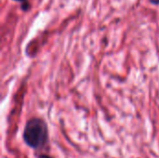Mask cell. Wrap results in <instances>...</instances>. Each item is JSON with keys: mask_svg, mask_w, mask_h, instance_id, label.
<instances>
[{"mask_svg": "<svg viewBox=\"0 0 159 158\" xmlns=\"http://www.w3.org/2000/svg\"><path fill=\"white\" fill-rule=\"evenodd\" d=\"M22 139L30 148H43L48 141V129L46 121L37 117L29 119L25 124Z\"/></svg>", "mask_w": 159, "mask_h": 158, "instance_id": "6da1fadb", "label": "cell"}, {"mask_svg": "<svg viewBox=\"0 0 159 158\" xmlns=\"http://www.w3.org/2000/svg\"><path fill=\"white\" fill-rule=\"evenodd\" d=\"M15 1H18V2H20V3L21 4L22 9L27 10V8H28V7H29V3H28L27 0H15Z\"/></svg>", "mask_w": 159, "mask_h": 158, "instance_id": "7a4b0ae2", "label": "cell"}, {"mask_svg": "<svg viewBox=\"0 0 159 158\" xmlns=\"http://www.w3.org/2000/svg\"><path fill=\"white\" fill-rule=\"evenodd\" d=\"M151 4L155 5V6H158L159 5V0H149Z\"/></svg>", "mask_w": 159, "mask_h": 158, "instance_id": "3957f363", "label": "cell"}, {"mask_svg": "<svg viewBox=\"0 0 159 158\" xmlns=\"http://www.w3.org/2000/svg\"><path fill=\"white\" fill-rule=\"evenodd\" d=\"M38 158H53V157H51V156H48V155H40V156H38Z\"/></svg>", "mask_w": 159, "mask_h": 158, "instance_id": "277c9868", "label": "cell"}]
</instances>
